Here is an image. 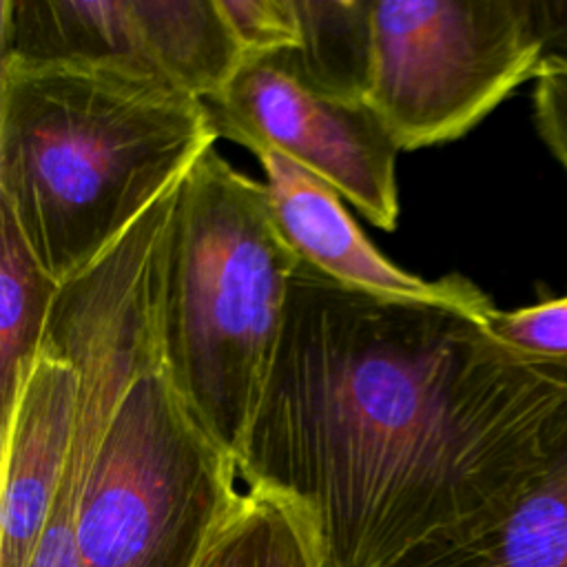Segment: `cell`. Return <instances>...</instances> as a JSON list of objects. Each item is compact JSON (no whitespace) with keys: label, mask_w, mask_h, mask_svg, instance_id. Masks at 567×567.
I'll return each mask as SVG.
<instances>
[{"label":"cell","mask_w":567,"mask_h":567,"mask_svg":"<svg viewBox=\"0 0 567 567\" xmlns=\"http://www.w3.org/2000/svg\"><path fill=\"white\" fill-rule=\"evenodd\" d=\"M494 308L377 297L299 264L237 470L310 516L326 567L458 538L536 472L567 363L505 348Z\"/></svg>","instance_id":"obj_1"},{"label":"cell","mask_w":567,"mask_h":567,"mask_svg":"<svg viewBox=\"0 0 567 567\" xmlns=\"http://www.w3.org/2000/svg\"><path fill=\"white\" fill-rule=\"evenodd\" d=\"M215 140L206 104L164 82L0 64V206L58 284L93 266Z\"/></svg>","instance_id":"obj_2"},{"label":"cell","mask_w":567,"mask_h":567,"mask_svg":"<svg viewBox=\"0 0 567 567\" xmlns=\"http://www.w3.org/2000/svg\"><path fill=\"white\" fill-rule=\"evenodd\" d=\"M299 257L268 188L210 146L179 182L166 235L157 334L175 390L235 458L266 388Z\"/></svg>","instance_id":"obj_3"},{"label":"cell","mask_w":567,"mask_h":567,"mask_svg":"<svg viewBox=\"0 0 567 567\" xmlns=\"http://www.w3.org/2000/svg\"><path fill=\"white\" fill-rule=\"evenodd\" d=\"M237 458L188 410L162 363L142 372L86 478L80 567H190L241 489Z\"/></svg>","instance_id":"obj_4"},{"label":"cell","mask_w":567,"mask_h":567,"mask_svg":"<svg viewBox=\"0 0 567 567\" xmlns=\"http://www.w3.org/2000/svg\"><path fill=\"white\" fill-rule=\"evenodd\" d=\"M538 69L527 0H370L363 100L399 151L463 137Z\"/></svg>","instance_id":"obj_5"},{"label":"cell","mask_w":567,"mask_h":567,"mask_svg":"<svg viewBox=\"0 0 567 567\" xmlns=\"http://www.w3.org/2000/svg\"><path fill=\"white\" fill-rule=\"evenodd\" d=\"M217 137L279 151L330 184L372 226L399 219L396 144L365 104L315 84L290 51L248 58L204 102Z\"/></svg>","instance_id":"obj_6"},{"label":"cell","mask_w":567,"mask_h":567,"mask_svg":"<svg viewBox=\"0 0 567 567\" xmlns=\"http://www.w3.org/2000/svg\"><path fill=\"white\" fill-rule=\"evenodd\" d=\"M277 224L299 261L337 284L377 297L485 308L492 299L461 275L421 279L388 261L343 208L341 195L279 151L257 155Z\"/></svg>","instance_id":"obj_7"},{"label":"cell","mask_w":567,"mask_h":567,"mask_svg":"<svg viewBox=\"0 0 567 567\" xmlns=\"http://www.w3.org/2000/svg\"><path fill=\"white\" fill-rule=\"evenodd\" d=\"M78 399V368L40 352L9 419L0 423V567H31L64 476Z\"/></svg>","instance_id":"obj_8"},{"label":"cell","mask_w":567,"mask_h":567,"mask_svg":"<svg viewBox=\"0 0 567 567\" xmlns=\"http://www.w3.org/2000/svg\"><path fill=\"white\" fill-rule=\"evenodd\" d=\"M392 567H567V394L547 421L536 472L496 516Z\"/></svg>","instance_id":"obj_9"},{"label":"cell","mask_w":567,"mask_h":567,"mask_svg":"<svg viewBox=\"0 0 567 567\" xmlns=\"http://www.w3.org/2000/svg\"><path fill=\"white\" fill-rule=\"evenodd\" d=\"M2 62L111 69L162 82L135 0H2Z\"/></svg>","instance_id":"obj_10"},{"label":"cell","mask_w":567,"mask_h":567,"mask_svg":"<svg viewBox=\"0 0 567 567\" xmlns=\"http://www.w3.org/2000/svg\"><path fill=\"white\" fill-rule=\"evenodd\" d=\"M157 78L202 102L241 66L244 51L215 0H135Z\"/></svg>","instance_id":"obj_11"},{"label":"cell","mask_w":567,"mask_h":567,"mask_svg":"<svg viewBox=\"0 0 567 567\" xmlns=\"http://www.w3.org/2000/svg\"><path fill=\"white\" fill-rule=\"evenodd\" d=\"M190 567H326V558L310 516L297 503L244 483Z\"/></svg>","instance_id":"obj_12"},{"label":"cell","mask_w":567,"mask_h":567,"mask_svg":"<svg viewBox=\"0 0 567 567\" xmlns=\"http://www.w3.org/2000/svg\"><path fill=\"white\" fill-rule=\"evenodd\" d=\"M60 286L38 261L13 215L0 206V423L44 343Z\"/></svg>","instance_id":"obj_13"},{"label":"cell","mask_w":567,"mask_h":567,"mask_svg":"<svg viewBox=\"0 0 567 567\" xmlns=\"http://www.w3.org/2000/svg\"><path fill=\"white\" fill-rule=\"evenodd\" d=\"M301 42L290 49L321 89L363 100L370 64V0H295Z\"/></svg>","instance_id":"obj_14"},{"label":"cell","mask_w":567,"mask_h":567,"mask_svg":"<svg viewBox=\"0 0 567 567\" xmlns=\"http://www.w3.org/2000/svg\"><path fill=\"white\" fill-rule=\"evenodd\" d=\"M489 332L512 352L538 363H567V295L518 310L494 308Z\"/></svg>","instance_id":"obj_15"},{"label":"cell","mask_w":567,"mask_h":567,"mask_svg":"<svg viewBox=\"0 0 567 567\" xmlns=\"http://www.w3.org/2000/svg\"><path fill=\"white\" fill-rule=\"evenodd\" d=\"M244 58L299 49L295 0H215Z\"/></svg>","instance_id":"obj_16"},{"label":"cell","mask_w":567,"mask_h":567,"mask_svg":"<svg viewBox=\"0 0 567 567\" xmlns=\"http://www.w3.org/2000/svg\"><path fill=\"white\" fill-rule=\"evenodd\" d=\"M536 126L567 173V66H543L534 89Z\"/></svg>","instance_id":"obj_17"},{"label":"cell","mask_w":567,"mask_h":567,"mask_svg":"<svg viewBox=\"0 0 567 567\" xmlns=\"http://www.w3.org/2000/svg\"><path fill=\"white\" fill-rule=\"evenodd\" d=\"M527 11L540 44V69L567 66V0H527Z\"/></svg>","instance_id":"obj_18"}]
</instances>
